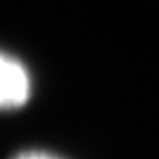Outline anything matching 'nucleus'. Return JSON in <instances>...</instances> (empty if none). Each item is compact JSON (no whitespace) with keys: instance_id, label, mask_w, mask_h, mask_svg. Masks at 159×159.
I'll return each mask as SVG.
<instances>
[{"instance_id":"1","label":"nucleus","mask_w":159,"mask_h":159,"mask_svg":"<svg viewBox=\"0 0 159 159\" xmlns=\"http://www.w3.org/2000/svg\"><path fill=\"white\" fill-rule=\"evenodd\" d=\"M30 93L31 80L26 68L17 59L0 51V110L25 105Z\"/></svg>"},{"instance_id":"2","label":"nucleus","mask_w":159,"mask_h":159,"mask_svg":"<svg viewBox=\"0 0 159 159\" xmlns=\"http://www.w3.org/2000/svg\"><path fill=\"white\" fill-rule=\"evenodd\" d=\"M12 159H62L56 156L53 153L48 152H40V150H28V152H22L19 155H16Z\"/></svg>"}]
</instances>
